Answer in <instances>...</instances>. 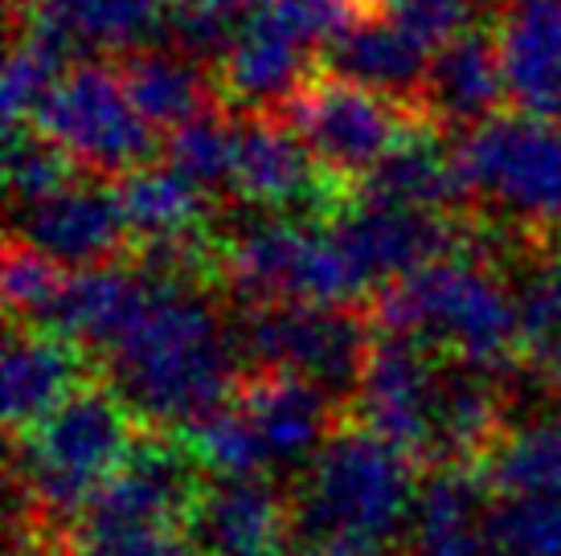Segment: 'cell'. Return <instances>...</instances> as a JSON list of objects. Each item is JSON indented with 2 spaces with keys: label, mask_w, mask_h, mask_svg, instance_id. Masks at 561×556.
Instances as JSON below:
<instances>
[{
  "label": "cell",
  "mask_w": 561,
  "mask_h": 556,
  "mask_svg": "<svg viewBox=\"0 0 561 556\" xmlns=\"http://www.w3.org/2000/svg\"><path fill=\"white\" fill-rule=\"evenodd\" d=\"M66 58L70 49L58 46L46 30H37L30 21H13V37L4 54V82H0V111H4L9 131L30 124L49 86L62 78Z\"/></svg>",
  "instance_id": "27"
},
{
  "label": "cell",
  "mask_w": 561,
  "mask_h": 556,
  "mask_svg": "<svg viewBox=\"0 0 561 556\" xmlns=\"http://www.w3.org/2000/svg\"><path fill=\"white\" fill-rule=\"evenodd\" d=\"M492 33L508 103L520 115L561 119V0H504Z\"/></svg>",
  "instance_id": "18"
},
{
  "label": "cell",
  "mask_w": 561,
  "mask_h": 556,
  "mask_svg": "<svg viewBox=\"0 0 561 556\" xmlns=\"http://www.w3.org/2000/svg\"><path fill=\"white\" fill-rule=\"evenodd\" d=\"M218 266L250 303H328L344 308L360 299V282L332 225L299 213H266L221 246Z\"/></svg>",
  "instance_id": "8"
},
{
  "label": "cell",
  "mask_w": 561,
  "mask_h": 556,
  "mask_svg": "<svg viewBox=\"0 0 561 556\" xmlns=\"http://www.w3.org/2000/svg\"><path fill=\"white\" fill-rule=\"evenodd\" d=\"M111 389L157 426H202L234 385L238 332L188 275L140 266L124 315L99 344Z\"/></svg>",
  "instance_id": "1"
},
{
  "label": "cell",
  "mask_w": 561,
  "mask_h": 556,
  "mask_svg": "<svg viewBox=\"0 0 561 556\" xmlns=\"http://www.w3.org/2000/svg\"><path fill=\"white\" fill-rule=\"evenodd\" d=\"M119 209L131 238L148 250V266L188 275L209 266V188L172 164H144L119 176Z\"/></svg>",
  "instance_id": "15"
},
{
  "label": "cell",
  "mask_w": 561,
  "mask_h": 556,
  "mask_svg": "<svg viewBox=\"0 0 561 556\" xmlns=\"http://www.w3.org/2000/svg\"><path fill=\"white\" fill-rule=\"evenodd\" d=\"M13 21L46 30L70 54H136L172 33V0H21Z\"/></svg>",
  "instance_id": "17"
},
{
  "label": "cell",
  "mask_w": 561,
  "mask_h": 556,
  "mask_svg": "<svg viewBox=\"0 0 561 556\" xmlns=\"http://www.w3.org/2000/svg\"><path fill=\"white\" fill-rule=\"evenodd\" d=\"M131 414L119 393L79 389L16 438L13 475L21 495L49 520L82 516L131 463Z\"/></svg>",
  "instance_id": "5"
},
{
  "label": "cell",
  "mask_w": 561,
  "mask_h": 556,
  "mask_svg": "<svg viewBox=\"0 0 561 556\" xmlns=\"http://www.w3.org/2000/svg\"><path fill=\"white\" fill-rule=\"evenodd\" d=\"M119 78H124L131 103L157 131H176L193 124L197 115L214 111V91L218 82H209L202 70V58L188 49H164L148 46L119 58Z\"/></svg>",
  "instance_id": "24"
},
{
  "label": "cell",
  "mask_w": 561,
  "mask_h": 556,
  "mask_svg": "<svg viewBox=\"0 0 561 556\" xmlns=\"http://www.w3.org/2000/svg\"><path fill=\"white\" fill-rule=\"evenodd\" d=\"M238 348L266 372H287L328 393L357 385L369 356L357 315L328 303H259L238 327Z\"/></svg>",
  "instance_id": "12"
},
{
  "label": "cell",
  "mask_w": 561,
  "mask_h": 556,
  "mask_svg": "<svg viewBox=\"0 0 561 556\" xmlns=\"http://www.w3.org/2000/svg\"><path fill=\"white\" fill-rule=\"evenodd\" d=\"M79 164L49 143L46 136H37L33 127H13L9 131V188H13V205H33L66 188L70 181H79Z\"/></svg>",
  "instance_id": "29"
},
{
  "label": "cell",
  "mask_w": 561,
  "mask_h": 556,
  "mask_svg": "<svg viewBox=\"0 0 561 556\" xmlns=\"http://www.w3.org/2000/svg\"><path fill=\"white\" fill-rule=\"evenodd\" d=\"M254 0H172V37L188 54H214L230 46L238 21L250 13Z\"/></svg>",
  "instance_id": "31"
},
{
  "label": "cell",
  "mask_w": 561,
  "mask_h": 556,
  "mask_svg": "<svg viewBox=\"0 0 561 556\" xmlns=\"http://www.w3.org/2000/svg\"><path fill=\"white\" fill-rule=\"evenodd\" d=\"M328 225L365 294L374 287H393L426 263L463 246V238L451 225V213L402 209V205L365 201V197H353L344 209H336L328 217Z\"/></svg>",
  "instance_id": "14"
},
{
  "label": "cell",
  "mask_w": 561,
  "mask_h": 556,
  "mask_svg": "<svg viewBox=\"0 0 561 556\" xmlns=\"http://www.w3.org/2000/svg\"><path fill=\"white\" fill-rule=\"evenodd\" d=\"M13 238L66 270H91V266H107L127 246L131 230L115 188L70 181L42 201L16 205Z\"/></svg>",
  "instance_id": "16"
},
{
  "label": "cell",
  "mask_w": 561,
  "mask_h": 556,
  "mask_svg": "<svg viewBox=\"0 0 561 556\" xmlns=\"http://www.w3.org/2000/svg\"><path fill=\"white\" fill-rule=\"evenodd\" d=\"M496 556H561V491L508 499L492 516Z\"/></svg>",
  "instance_id": "28"
},
{
  "label": "cell",
  "mask_w": 561,
  "mask_h": 556,
  "mask_svg": "<svg viewBox=\"0 0 561 556\" xmlns=\"http://www.w3.org/2000/svg\"><path fill=\"white\" fill-rule=\"evenodd\" d=\"M468 201L520 230H561V119L492 115L455 143Z\"/></svg>",
  "instance_id": "7"
},
{
  "label": "cell",
  "mask_w": 561,
  "mask_h": 556,
  "mask_svg": "<svg viewBox=\"0 0 561 556\" xmlns=\"http://www.w3.org/2000/svg\"><path fill=\"white\" fill-rule=\"evenodd\" d=\"M381 13L405 21L410 30H419L426 42H451L455 33L471 30V21L480 16V9H488L492 0H377Z\"/></svg>",
  "instance_id": "33"
},
{
  "label": "cell",
  "mask_w": 561,
  "mask_h": 556,
  "mask_svg": "<svg viewBox=\"0 0 561 556\" xmlns=\"http://www.w3.org/2000/svg\"><path fill=\"white\" fill-rule=\"evenodd\" d=\"M62 275H66V266H58L54 258L37 254L33 246H25V242L13 238L9 258H4V303H9V311H13L16 320L37 324V320L46 315L49 299L58 291Z\"/></svg>",
  "instance_id": "32"
},
{
  "label": "cell",
  "mask_w": 561,
  "mask_h": 556,
  "mask_svg": "<svg viewBox=\"0 0 561 556\" xmlns=\"http://www.w3.org/2000/svg\"><path fill=\"white\" fill-rule=\"evenodd\" d=\"M504 99L508 86H504L496 33L471 25L435 49L419 107L435 127H476L492 119Z\"/></svg>",
  "instance_id": "19"
},
{
  "label": "cell",
  "mask_w": 561,
  "mask_h": 556,
  "mask_svg": "<svg viewBox=\"0 0 561 556\" xmlns=\"http://www.w3.org/2000/svg\"><path fill=\"white\" fill-rule=\"evenodd\" d=\"M341 188L283 115L238 111L226 193L266 213H328Z\"/></svg>",
  "instance_id": "13"
},
{
  "label": "cell",
  "mask_w": 561,
  "mask_h": 556,
  "mask_svg": "<svg viewBox=\"0 0 561 556\" xmlns=\"http://www.w3.org/2000/svg\"><path fill=\"white\" fill-rule=\"evenodd\" d=\"M419 491L405 450L374 430H341L304 466L296 524L316 556H386L410 536Z\"/></svg>",
  "instance_id": "3"
},
{
  "label": "cell",
  "mask_w": 561,
  "mask_h": 556,
  "mask_svg": "<svg viewBox=\"0 0 561 556\" xmlns=\"http://www.w3.org/2000/svg\"><path fill=\"white\" fill-rule=\"evenodd\" d=\"M549 372H553V381L561 385V344L553 348V352H549Z\"/></svg>",
  "instance_id": "34"
},
{
  "label": "cell",
  "mask_w": 561,
  "mask_h": 556,
  "mask_svg": "<svg viewBox=\"0 0 561 556\" xmlns=\"http://www.w3.org/2000/svg\"><path fill=\"white\" fill-rule=\"evenodd\" d=\"M336 185H360L410 131L431 124L419 103L324 70L279 111Z\"/></svg>",
  "instance_id": "10"
},
{
  "label": "cell",
  "mask_w": 561,
  "mask_h": 556,
  "mask_svg": "<svg viewBox=\"0 0 561 556\" xmlns=\"http://www.w3.org/2000/svg\"><path fill=\"white\" fill-rule=\"evenodd\" d=\"M353 389L365 430L410 459H468L500 426L492 372L443 364L435 348L390 327L369 344Z\"/></svg>",
  "instance_id": "2"
},
{
  "label": "cell",
  "mask_w": 561,
  "mask_h": 556,
  "mask_svg": "<svg viewBox=\"0 0 561 556\" xmlns=\"http://www.w3.org/2000/svg\"><path fill=\"white\" fill-rule=\"evenodd\" d=\"M492 516H483L480 491L468 475L443 471L419 491L410 556H492Z\"/></svg>",
  "instance_id": "25"
},
{
  "label": "cell",
  "mask_w": 561,
  "mask_h": 556,
  "mask_svg": "<svg viewBox=\"0 0 561 556\" xmlns=\"http://www.w3.org/2000/svg\"><path fill=\"white\" fill-rule=\"evenodd\" d=\"M516 308L525 344L553 352L561 344V254L558 258H537L516 275Z\"/></svg>",
  "instance_id": "30"
},
{
  "label": "cell",
  "mask_w": 561,
  "mask_h": 556,
  "mask_svg": "<svg viewBox=\"0 0 561 556\" xmlns=\"http://www.w3.org/2000/svg\"><path fill=\"white\" fill-rule=\"evenodd\" d=\"M435 49V42H426L419 30H410L398 16L369 13L328 49L324 66L332 74L360 82V86L398 94L405 103H419Z\"/></svg>",
  "instance_id": "21"
},
{
  "label": "cell",
  "mask_w": 561,
  "mask_h": 556,
  "mask_svg": "<svg viewBox=\"0 0 561 556\" xmlns=\"http://www.w3.org/2000/svg\"><path fill=\"white\" fill-rule=\"evenodd\" d=\"M79 352L70 340L54 336L46 327L16 332L4 348V360H0L4 421L13 430H30L33 421H42L79 393Z\"/></svg>",
  "instance_id": "22"
},
{
  "label": "cell",
  "mask_w": 561,
  "mask_h": 556,
  "mask_svg": "<svg viewBox=\"0 0 561 556\" xmlns=\"http://www.w3.org/2000/svg\"><path fill=\"white\" fill-rule=\"evenodd\" d=\"M30 127L58 143L82 172L127 176L157 152V127L136 111L119 66L103 62L66 66Z\"/></svg>",
  "instance_id": "11"
},
{
  "label": "cell",
  "mask_w": 561,
  "mask_h": 556,
  "mask_svg": "<svg viewBox=\"0 0 561 556\" xmlns=\"http://www.w3.org/2000/svg\"><path fill=\"white\" fill-rule=\"evenodd\" d=\"M188 463L164 447H144L119 479L79 516L75 556H193Z\"/></svg>",
  "instance_id": "9"
},
{
  "label": "cell",
  "mask_w": 561,
  "mask_h": 556,
  "mask_svg": "<svg viewBox=\"0 0 561 556\" xmlns=\"http://www.w3.org/2000/svg\"><path fill=\"white\" fill-rule=\"evenodd\" d=\"M287 508L266 479H218L188 508L197 556H275Z\"/></svg>",
  "instance_id": "20"
},
{
  "label": "cell",
  "mask_w": 561,
  "mask_h": 556,
  "mask_svg": "<svg viewBox=\"0 0 561 556\" xmlns=\"http://www.w3.org/2000/svg\"><path fill=\"white\" fill-rule=\"evenodd\" d=\"M381 315L390 332H405L455 364L492 377L513 369L529 348L516 287L468 242L393 282L381 299Z\"/></svg>",
  "instance_id": "4"
},
{
  "label": "cell",
  "mask_w": 561,
  "mask_h": 556,
  "mask_svg": "<svg viewBox=\"0 0 561 556\" xmlns=\"http://www.w3.org/2000/svg\"><path fill=\"white\" fill-rule=\"evenodd\" d=\"M328 430V389L287 372H266L238 402H226L193 426V463L218 479H266L308 466Z\"/></svg>",
  "instance_id": "6"
},
{
  "label": "cell",
  "mask_w": 561,
  "mask_h": 556,
  "mask_svg": "<svg viewBox=\"0 0 561 556\" xmlns=\"http://www.w3.org/2000/svg\"><path fill=\"white\" fill-rule=\"evenodd\" d=\"M488 479L508 499L561 491V409L537 414L504 433L492 447Z\"/></svg>",
  "instance_id": "26"
},
{
  "label": "cell",
  "mask_w": 561,
  "mask_h": 556,
  "mask_svg": "<svg viewBox=\"0 0 561 556\" xmlns=\"http://www.w3.org/2000/svg\"><path fill=\"white\" fill-rule=\"evenodd\" d=\"M357 197L402 209H426V213H451L459 201H468L455 148H443L435 124H422L419 131L393 148L365 181L357 185Z\"/></svg>",
  "instance_id": "23"
}]
</instances>
